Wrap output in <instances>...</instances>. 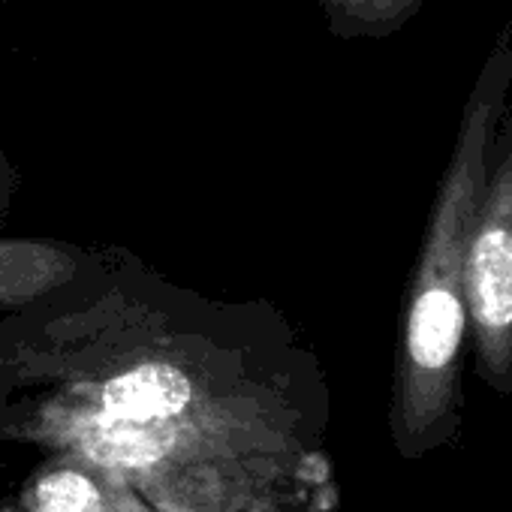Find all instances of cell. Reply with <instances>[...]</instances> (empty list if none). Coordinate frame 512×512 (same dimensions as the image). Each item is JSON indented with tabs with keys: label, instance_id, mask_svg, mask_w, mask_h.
I'll use <instances>...</instances> for the list:
<instances>
[{
	"label": "cell",
	"instance_id": "6da1fadb",
	"mask_svg": "<svg viewBox=\"0 0 512 512\" xmlns=\"http://www.w3.org/2000/svg\"><path fill=\"white\" fill-rule=\"evenodd\" d=\"M509 88L512 49L509 37H503L467 97L455 154L440 184L419 275L404 314L395 440L407 458L440 449L458 431V377L467 341V238Z\"/></svg>",
	"mask_w": 512,
	"mask_h": 512
},
{
	"label": "cell",
	"instance_id": "7a4b0ae2",
	"mask_svg": "<svg viewBox=\"0 0 512 512\" xmlns=\"http://www.w3.org/2000/svg\"><path fill=\"white\" fill-rule=\"evenodd\" d=\"M491 154L467 238V335L476 374L494 392H512V127Z\"/></svg>",
	"mask_w": 512,
	"mask_h": 512
},
{
	"label": "cell",
	"instance_id": "3957f363",
	"mask_svg": "<svg viewBox=\"0 0 512 512\" xmlns=\"http://www.w3.org/2000/svg\"><path fill=\"white\" fill-rule=\"evenodd\" d=\"M190 404V383L169 365H139L103 386L106 419L127 425H154L178 416Z\"/></svg>",
	"mask_w": 512,
	"mask_h": 512
},
{
	"label": "cell",
	"instance_id": "277c9868",
	"mask_svg": "<svg viewBox=\"0 0 512 512\" xmlns=\"http://www.w3.org/2000/svg\"><path fill=\"white\" fill-rule=\"evenodd\" d=\"M37 503L43 512H106L97 485L76 470L49 473L37 485Z\"/></svg>",
	"mask_w": 512,
	"mask_h": 512
}]
</instances>
